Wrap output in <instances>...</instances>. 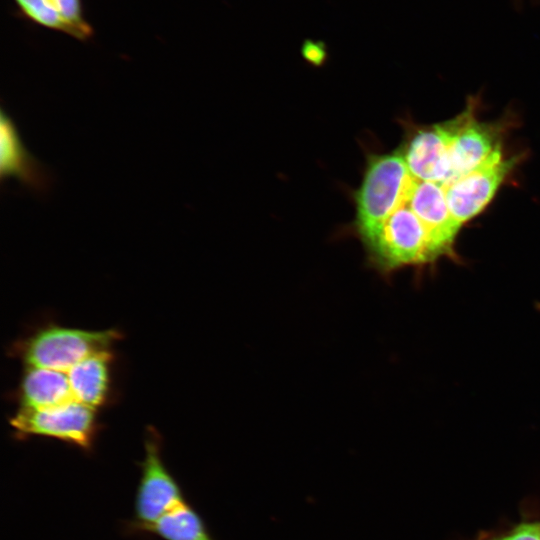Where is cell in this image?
<instances>
[{
  "label": "cell",
  "mask_w": 540,
  "mask_h": 540,
  "mask_svg": "<svg viewBox=\"0 0 540 540\" xmlns=\"http://www.w3.org/2000/svg\"><path fill=\"white\" fill-rule=\"evenodd\" d=\"M145 534H154L163 540H215L187 499L166 512Z\"/></svg>",
  "instance_id": "cell-13"
},
{
  "label": "cell",
  "mask_w": 540,
  "mask_h": 540,
  "mask_svg": "<svg viewBox=\"0 0 540 540\" xmlns=\"http://www.w3.org/2000/svg\"><path fill=\"white\" fill-rule=\"evenodd\" d=\"M492 540H540V524H521L508 534Z\"/></svg>",
  "instance_id": "cell-17"
},
{
  "label": "cell",
  "mask_w": 540,
  "mask_h": 540,
  "mask_svg": "<svg viewBox=\"0 0 540 540\" xmlns=\"http://www.w3.org/2000/svg\"><path fill=\"white\" fill-rule=\"evenodd\" d=\"M515 163V158H506L499 146L472 171L444 184L449 210L459 226L487 206Z\"/></svg>",
  "instance_id": "cell-6"
},
{
  "label": "cell",
  "mask_w": 540,
  "mask_h": 540,
  "mask_svg": "<svg viewBox=\"0 0 540 540\" xmlns=\"http://www.w3.org/2000/svg\"><path fill=\"white\" fill-rule=\"evenodd\" d=\"M17 396L21 408L41 409L75 400L67 372L26 366Z\"/></svg>",
  "instance_id": "cell-12"
},
{
  "label": "cell",
  "mask_w": 540,
  "mask_h": 540,
  "mask_svg": "<svg viewBox=\"0 0 540 540\" xmlns=\"http://www.w3.org/2000/svg\"><path fill=\"white\" fill-rule=\"evenodd\" d=\"M18 17L33 25L67 34L63 21L54 14L44 0H12Z\"/></svg>",
  "instance_id": "cell-15"
},
{
  "label": "cell",
  "mask_w": 540,
  "mask_h": 540,
  "mask_svg": "<svg viewBox=\"0 0 540 540\" xmlns=\"http://www.w3.org/2000/svg\"><path fill=\"white\" fill-rule=\"evenodd\" d=\"M514 6L520 8L522 6L523 0H512Z\"/></svg>",
  "instance_id": "cell-18"
},
{
  "label": "cell",
  "mask_w": 540,
  "mask_h": 540,
  "mask_svg": "<svg viewBox=\"0 0 540 540\" xmlns=\"http://www.w3.org/2000/svg\"><path fill=\"white\" fill-rule=\"evenodd\" d=\"M414 178L400 153L372 155L354 199V227L360 240L405 203Z\"/></svg>",
  "instance_id": "cell-2"
},
{
  "label": "cell",
  "mask_w": 540,
  "mask_h": 540,
  "mask_svg": "<svg viewBox=\"0 0 540 540\" xmlns=\"http://www.w3.org/2000/svg\"><path fill=\"white\" fill-rule=\"evenodd\" d=\"M450 125V161L454 181L479 166L501 145L496 128L477 121L473 106L450 120Z\"/></svg>",
  "instance_id": "cell-8"
},
{
  "label": "cell",
  "mask_w": 540,
  "mask_h": 540,
  "mask_svg": "<svg viewBox=\"0 0 540 540\" xmlns=\"http://www.w3.org/2000/svg\"><path fill=\"white\" fill-rule=\"evenodd\" d=\"M300 53L302 58L314 67H321L328 59L327 45L322 40L305 39Z\"/></svg>",
  "instance_id": "cell-16"
},
{
  "label": "cell",
  "mask_w": 540,
  "mask_h": 540,
  "mask_svg": "<svg viewBox=\"0 0 540 540\" xmlns=\"http://www.w3.org/2000/svg\"><path fill=\"white\" fill-rule=\"evenodd\" d=\"M139 466L141 475L134 514L127 524V531L144 534L152 524L186 498L178 481L163 462L160 438L153 428L148 429L146 434L145 456Z\"/></svg>",
  "instance_id": "cell-5"
},
{
  "label": "cell",
  "mask_w": 540,
  "mask_h": 540,
  "mask_svg": "<svg viewBox=\"0 0 540 540\" xmlns=\"http://www.w3.org/2000/svg\"><path fill=\"white\" fill-rule=\"evenodd\" d=\"M0 176L15 178L24 187L36 193L47 192L52 178L47 169L25 148L11 118L1 111L0 117Z\"/></svg>",
  "instance_id": "cell-10"
},
{
  "label": "cell",
  "mask_w": 540,
  "mask_h": 540,
  "mask_svg": "<svg viewBox=\"0 0 540 540\" xmlns=\"http://www.w3.org/2000/svg\"><path fill=\"white\" fill-rule=\"evenodd\" d=\"M361 242L370 265L384 275L442 257L406 201Z\"/></svg>",
  "instance_id": "cell-1"
},
{
  "label": "cell",
  "mask_w": 540,
  "mask_h": 540,
  "mask_svg": "<svg viewBox=\"0 0 540 540\" xmlns=\"http://www.w3.org/2000/svg\"><path fill=\"white\" fill-rule=\"evenodd\" d=\"M18 439L48 437L91 452L99 430L96 409L76 400L41 409L19 408L9 419Z\"/></svg>",
  "instance_id": "cell-4"
},
{
  "label": "cell",
  "mask_w": 540,
  "mask_h": 540,
  "mask_svg": "<svg viewBox=\"0 0 540 540\" xmlns=\"http://www.w3.org/2000/svg\"><path fill=\"white\" fill-rule=\"evenodd\" d=\"M406 203L426 227L441 256L453 253L461 226L451 215L444 184L414 179Z\"/></svg>",
  "instance_id": "cell-9"
},
{
  "label": "cell",
  "mask_w": 540,
  "mask_h": 540,
  "mask_svg": "<svg viewBox=\"0 0 540 540\" xmlns=\"http://www.w3.org/2000/svg\"><path fill=\"white\" fill-rule=\"evenodd\" d=\"M46 6L65 24L67 35L79 41H88L94 29L85 17L82 0H44Z\"/></svg>",
  "instance_id": "cell-14"
},
{
  "label": "cell",
  "mask_w": 540,
  "mask_h": 540,
  "mask_svg": "<svg viewBox=\"0 0 540 540\" xmlns=\"http://www.w3.org/2000/svg\"><path fill=\"white\" fill-rule=\"evenodd\" d=\"M450 121L416 129L400 155L416 180L447 184L452 181Z\"/></svg>",
  "instance_id": "cell-7"
},
{
  "label": "cell",
  "mask_w": 540,
  "mask_h": 540,
  "mask_svg": "<svg viewBox=\"0 0 540 540\" xmlns=\"http://www.w3.org/2000/svg\"><path fill=\"white\" fill-rule=\"evenodd\" d=\"M120 337L116 329L92 331L49 324L18 342L13 349L26 366L67 372L81 360L111 350Z\"/></svg>",
  "instance_id": "cell-3"
},
{
  "label": "cell",
  "mask_w": 540,
  "mask_h": 540,
  "mask_svg": "<svg viewBox=\"0 0 540 540\" xmlns=\"http://www.w3.org/2000/svg\"><path fill=\"white\" fill-rule=\"evenodd\" d=\"M113 356L111 350L101 351L81 360L67 371L76 401L96 410L106 404L111 391Z\"/></svg>",
  "instance_id": "cell-11"
}]
</instances>
